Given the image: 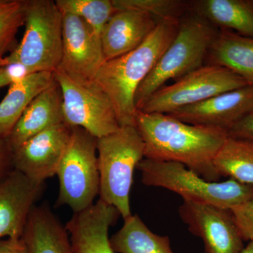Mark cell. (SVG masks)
Returning a JSON list of instances; mask_svg holds the SVG:
<instances>
[{
	"instance_id": "1",
	"label": "cell",
	"mask_w": 253,
	"mask_h": 253,
	"mask_svg": "<svg viewBox=\"0 0 253 253\" xmlns=\"http://www.w3.org/2000/svg\"><path fill=\"white\" fill-rule=\"evenodd\" d=\"M135 126L144 143V158L181 163L209 181L221 177L214 160L229 137L227 131L139 110L136 113Z\"/></svg>"
},
{
	"instance_id": "2",
	"label": "cell",
	"mask_w": 253,
	"mask_h": 253,
	"mask_svg": "<svg viewBox=\"0 0 253 253\" xmlns=\"http://www.w3.org/2000/svg\"><path fill=\"white\" fill-rule=\"evenodd\" d=\"M180 22L158 23L139 47L105 61L100 68L95 83L111 101L120 126H135L136 91L175 38Z\"/></svg>"
},
{
	"instance_id": "3",
	"label": "cell",
	"mask_w": 253,
	"mask_h": 253,
	"mask_svg": "<svg viewBox=\"0 0 253 253\" xmlns=\"http://www.w3.org/2000/svg\"><path fill=\"white\" fill-rule=\"evenodd\" d=\"M218 32L205 18L190 11L181 19L175 38L138 88L134 98L136 109L140 110L168 81H178L204 66Z\"/></svg>"
},
{
	"instance_id": "4",
	"label": "cell",
	"mask_w": 253,
	"mask_h": 253,
	"mask_svg": "<svg viewBox=\"0 0 253 253\" xmlns=\"http://www.w3.org/2000/svg\"><path fill=\"white\" fill-rule=\"evenodd\" d=\"M99 196L123 219L131 214L130 191L134 169L144 158V143L135 126H120L97 141Z\"/></svg>"
},
{
	"instance_id": "5",
	"label": "cell",
	"mask_w": 253,
	"mask_h": 253,
	"mask_svg": "<svg viewBox=\"0 0 253 253\" xmlns=\"http://www.w3.org/2000/svg\"><path fill=\"white\" fill-rule=\"evenodd\" d=\"M144 185L164 188L184 201L230 210L253 197V186L229 178L209 181L181 163L144 158L136 167Z\"/></svg>"
},
{
	"instance_id": "6",
	"label": "cell",
	"mask_w": 253,
	"mask_h": 253,
	"mask_svg": "<svg viewBox=\"0 0 253 253\" xmlns=\"http://www.w3.org/2000/svg\"><path fill=\"white\" fill-rule=\"evenodd\" d=\"M22 41L0 62H19L32 73H54L62 57L63 14L53 0H27Z\"/></svg>"
},
{
	"instance_id": "7",
	"label": "cell",
	"mask_w": 253,
	"mask_h": 253,
	"mask_svg": "<svg viewBox=\"0 0 253 253\" xmlns=\"http://www.w3.org/2000/svg\"><path fill=\"white\" fill-rule=\"evenodd\" d=\"M97 138L73 126L72 134L56 175L59 191L56 206H67L74 213L87 209L99 194Z\"/></svg>"
},
{
	"instance_id": "8",
	"label": "cell",
	"mask_w": 253,
	"mask_h": 253,
	"mask_svg": "<svg viewBox=\"0 0 253 253\" xmlns=\"http://www.w3.org/2000/svg\"><path fill=\"white\" fill-rule=\"evenodd\" d=\"M249 85L226 68L204 65L196 71L165 85L150 96L139 111L169 114L226 91Z\"/></svg>"
},
{
	"instance_id": "9",
	"label": "cell",
	"mask_w": 253,
	"mask_h": 253,
	"mask_svg": "<svg viewBox=\"0 0 253 253\" xmlns=\"http://www.w3.org/2000/svg\"><path fill=\"white\" fill-rule=\"evenodd\" d=\"M54 74L62 93L63 122L83 128L97 139L119 129L111 101L95 82L80 84L59 70Z\"/></svg>"
},
{
	"instance_id": "10",
	"label": "cell",
	"mask_w": 253,
	"mask_h": 253,
	"mask_svg": "<svg viewBox=\"0 0 253 253\" xmlns=\"http://www.w3.org/2000/svg\"><path fill=\"white\" fill-rule=\"evenodd\" d=\"M62 14V57L57 70L80 84L93 83L106 61L101 36L81 18Z\"/></svg>"
},
{
	"instance_id": "11",
	"label": "cell",
	"mask_w": 253,
	"mask_h": 253,
	"mask_svg": "<svg viewBox=\"0 0 253 253\" xmlns=\"http://www.w3.org/2000/svg\"><path fill=\"white\" fill-rule=\"evenodd\" d=\"M179 215L194 235L203 240L206 253H241L244 240L229 210L184 201Z\"/></svg>"
},
{
	"instance_id": "12",
	"label": "cell",
	"mask_w": 253,
	"mask_h": 253,
	"mask_svg": "<svg viewBox=\"0 0 253 253\" xmlns=\"http://www.w3.org/2000/svg\"><path fill=\"white\" fill-rule=\"evenodd\" d=\"M72 134L66 123L48 128L14 150V169L41 182L56 175Z\"/></svg>"
},
{
	"instance_id": "13",
	"label": "cell",
	"mask_w": 253,
	"mask_h": 253,
	"mask_svg": "<svg viewBox=\"0 0 253 253\" xmlns=\"http://www.w3.org/2000/svg\"><path fill=\"white\" fill-rule=\"evenodd\" d=\"M253 113V85L226 91L169 115L188 124L228 131Z\"/></svg>"
},
{
	"instance_id": "14",
	"label": "cell",
	"mask_w": 253,
	"mask_h": 253,
	"mask_svg": "<svg viewBox=\"0 0 253 253\" xmlns=\"http://www.w3.org/2000/svg\"><path fill=\"white\" fill-rule=\"evenodd\" d=\"M44 184L16 169L0 181V239L22 238Z\"/></svg>"
},
{
	"instance_id": "15",
	"label": "cell",
	"mask_w": 253,
	"mask_h": 253,
	"mask_svg": "<svg viewBox=\"0 0 253 253\" xmlns=\"http://www.w3.org/2000/svg\"><path fill=\"white\" fill-rule=\"evenodd\" d=\"M119 212L99 199L87 209L74 213L66 224L73 253H116L109 236Z\"/></svg>"
},
{
	"instance_id": "16",
	"label": "cell",
	"mask_w": 253,
	"mask_h": 253,
	"mask_svg": "<svg viewBox=\"0 0 253 253\" xmlns=\"http://www.w3.org/2000/svg\"><path fill=\"white\" fill-rule=\"evenodd\" d=\"M151 15L136 10H117L101 35L105 59L120 57L139 47L158 25Z\"/></svg>"
},
{
	"instance_id": "17",
	"label": "cell",
	"mask_w": 253,
	"mask_h": 253,
	"mask_svg": "<svg viewBox=\"0 0 253 253\" xmlns=\"http://www.w3.org/2000/svg\"><path fill=\"white\" fill-rule=\"evenodd\" d=\"M63 122L61 87L56 80L28 106L7 138L13 151L32 136Z\"/></svg>"
},
{
	"instance_id": "18",
	"label": "cell",
	"mask_w": 253,
	"mask_h": 253,
	"mask_svg": "<svg viewBox=\"0 0 253 253\" xmlns=\"http://www.w3.org/2000/svg\"><path fill=\"white\" fill-rule=\"evenodd\" d=\"M22 238L28 253H73L66 226L47 206L32 209Z\"/></svg>"
},
{
	"instance_id": "19",
	"label": "cell",
	"mask_w": 253,
	"mask_h": 253,
	"mask_svg": "<svg viewBox=\"0 0 253 253\" xmlns=\"http://www.w3.org/2000/svg\"><path fill=\"white\" fill-rule=\"evenodd\" d=\"M206 64L226 68L253 85V38L219 30L208 50Z\"/></svg>"
},
{
	"instance_id": "20",
	"label": "cell",
	"mask_w": 253,
	"mask_h": 253,
	"mask_svg": "<svg viewBox=\"0 0 253 253\" xmlns=\"http://www.w3.org/2000/svg\"><path fill=\"white\" fill-rule=\"evenodd\" d=\"M191 11L218 30L253 38V0H195Z\"/></svg>"
},
{
	"instance_id": "21",
	"label": "cell",
	"mask_w": 253,
	"mask_h": 253,
	"mask_svg": "<svg viewBox=\"0 0 253 253\" xmlns=\"http://www.w3.org/2000/svg\"><path fill=\"white\" fill-rule=\"evenodd\" d=\"M54 80V73H34L9 86L7 94L0 102V139L9 137L33 100L47 89Z\"/></svg>"
},
{
	"instance_id": "22",
	"label": "cell",
	"mask_w": 253,
	"mask_h": 253,
	"mask_svg": "<svg viewBox=\"0 0 253 253\" xmlns=\"http://www.w3.org/2000/svg\"><path fill=\"white\" fill-rule=\"evenodd\" d=\"M110 243L116 253H174L169 238L154 234L137 214L124 219Z\"/></svg>"
},
{
	"instance_id": "23",
	"label": "cell",
	"mask_w": 253,
	"mask_h": 253,
	"mask_svg": "<svg viewBox=\"0 0 253 253\" xmlns=\"http://www.w3.org/2000/svg\"><path fill=\"white\" fill-rule=\"evenodd\" d=\"M220 176L253 186V141L228 137L214 160Z\"/></svg>"
},
{
	"instance_id": "24",
	"label": "cell",
	"mask_w": 253,
	"mask_h": 253,
	"mask_svg": "<svg viewBox=\"0 0 253 253\" xmlns=\"http://www.w3.org/2000/svg\"><path fill=\"white\" fill-rule=\"evenodd\" d=\"M62 13L81 18L101 36L105 25L117 10L112 0H56Z\"/></svg>"
},
{
	"instance_id": "25",
	"label": "cell",
	"mask_w": 253,
	"mask_h": 253,
	"mask_svg": "<svg viewBox=\"0 0 253 253\" xmlns=\"http://www.w3.org/2000/svg\"><path fill=\"white\" fill-rule=\"evenodd\" d=\"M116 10L143 11L158 23L163 21H181L191 11V1L184 0H112Z\"/></svg>"
},
{
	"instance_id": "26",
	"label": "cell",
	"mask_w": 253,
	"mask_h": 253,
	"mask_svg": "<svg viewBox=\"0 0 253 253\" xmlns=\"http://www.w3.org/2000/svg\"><path fill=\"white\" fill-rule=\"evenodd\" d=\"M27 0H0V59L16 47V36L24 25Z\"/></svg>"
},
{
	"instance_id": "27",
	"label": "cell",
	"mask_w": 253,
	"mask_h": 253,
	"mask_svg": "<svg viewBox=\"0 0 253 253\" xmlns=\"http://www.w3.org/2000/svg\"><path fill=\"white\" fill-rule=\"evenodd\" d=\"M229 211L243 240L253 241V197Z\"/></svg>"
},
{
	"instance_id": "28",
	"label": "cell",
	"mask_w": 253,
	"mask_h": 253,
	"mask_svg": "<svg viewBox=\"0 0 253 253\" xmlns=\"http://www.w3.org/2000/svg\"><path fill=\"white\" fill-rule=\"evenodd\" d=\"M14 151L7 139H0V181L14 170Z\"/></svg>"
},
{
	"instance_id": "29",
	"label": "cell",
	"mask_w": 253,
	"mask_h": 253,
	"mask_svg": "<svg viewBox=\"0 0 253 253\" xmlns=\"http://www.w3.org/2000/svg\"><path fill=\"white\" fill-rule=\"evenodd\" d=\"M227 133L229 137L253 141V113L236 123Z\"/></svg>"
},
{
	"instance_id": "30",
	"label": "cell",
	"mask_w": 253,
	"mask_h": 253,
	"mask_svg": "<svg viewBox=\"0 0 253 253\" xmlns=\"http://www.w3.org/2000/svg\"><path fill=\"white\" fill-rule=\"evenodd\" d=\"M0 65L4 68L6 76L10 81V85L22 81L32 74L26 66L19 62H0Z\"/></svg>"
},
{
	"instance_id": "31",
	"label": "cell",
	"mask_w": 253,
	"mask_h": 253,
	"mask_svg": "<svg viewBox=\"0 0 253 253\" xmlns=\"http://www.w3.org/2000/svg\"><path fill=\"white\" fill-rule=\"evenodd\" d=\"M0 253H28L27 247L23 241L21 239H0Z\"/></svg>"
},
{
	"instance_id": "32",
	"label": "cell",
	"mask_w": 253,
	"mask_h": 253,
	"mask_svg": "<svg viewBox=\"0 0 253 253\" xmlns=\"http://www.w3.org/2000/svg\"><path fill=\"white\" fill-rule=\"evenodd\" d=\"M7 85H10L9 78L6 76L4 68L0 65V88Z\"/></svg>"
},
{
	"instance_id": "33",
	"label": "cell",
	"mask_w": 253,
	"mask_h": 253,
	"mask_svg": "<svg viewBox=\"0 0 253 253\" xmlns=\"http://www.w3.org/2000/svg\"><path fill=\"white\" fill-rule=\"evenodd\" d=\"M241 253H253V241H250L246 247H244Z\"/></svg>"
}]
</instances>
